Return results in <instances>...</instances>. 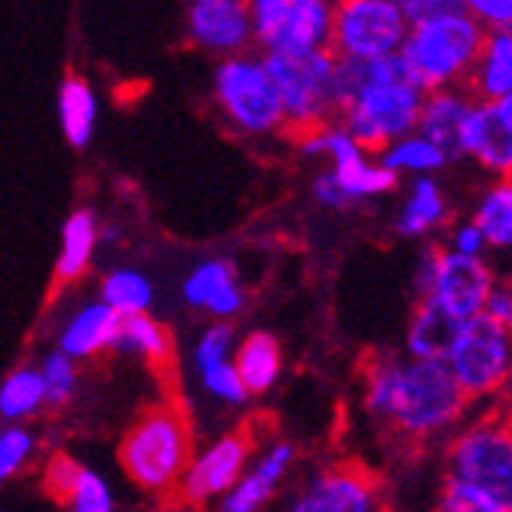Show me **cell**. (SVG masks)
Segmentation results:
<instances>
[{
	"label": "cell",
	"mask_w": 512,
	"mask_h": 512,
	"mask_svg": "<svg viewBox=\"0 0 512 512\" xmlns=\"http://www.w3.org/2000/svg\"><path fill=\"white\" fill-rule=\"evenodd\" d=\"M378 160L399 178H417V175H442L454 160L448 157V151H442L433 138H427L424 132H405L399 138H393L390 145H384L378 151Z\"/></svg>",
	"instance_id": "cell-25"
},
{
	"label": "cell",
	"mask_w": 512,
	"mask_h": 512,
	"mask_svg": "<svg viewBox=\"0 0 512 512\" xmlns=\"http://www.w3.org/2000/svg\"><path fill=\"white\" fill-rule=\"evenodd\" d=\"M203 384L206 390L221 399V402H230V405H240L249 399V390L240 378V371L234 365V359H227V362H218L212 368H203Z\"/></svg>",
	"instance_id": "cell-35"
},
{
	"label": "cell",
	"mask_w": 512,
	"mask_h": 512,
	"mask_svg": "<svg viewBox=\"0 0 512 512\" xmlns=\"http://www.w3.org/2000/svg\"><path fill=\"white\" fill-rule=\"evenodd\" d=\"M460 329V319L445 313L430 298H414V307L405 322L402 335V353L417 359H445L454 335Z\"/></svg>",
	"instance_id": "cell-22"
},
{
	"label": "cell",
	"mask_w": 512,
	"mask_h": 512,
	"mask_svg": "<svg viewBox=\"0 0 512 512\" xmlns=\"http://www.w3.org/2000/svg\"><path fill=\"white\" fill-rule=\"evenodd\" d=\"M365 411L408 442L451 436L470 417V399L457 387L445 359L378 353L365 365Z\"/></svg>",
	"instance_id": "cell-1"
},
{
	"label": "cell",
	"mask_w": 512,
	"mask_h": 512,
	"mask_svg": "<svg viewBox=\"0 0 512 512\" xmlns=\"http://www.w3.org/2000/svg\"><path fill=\"white\" fill-rule=\"evenodd\" d=\"M292 463H295V445L273 442L258 457L255 467L249 473H243L234 482V488L224 491L221 512H258L276 494V488L283 485V479L292 470Z\"/></svg>",
	"instance_id": "cell-19"
},
{
	"label": "cell",
	"mask_w": 512,
	"mask_h": 512,
	"mask_svg": "<svg viewBox=\"0 0 512 512\" xmlns=\"http://www.w3.org/2000/svg\"><path fill=\"white\" fill-rule=\"evenodd\" d=\"M445 249L451 252H460V255H491L488 249V240L482 234V227L476 224L473 215H457L451 218V224L445 227Z\"/></svg>",
	"instance_id": "cell-36"
},
{
	"label": "cell",
	"mask_w": 512,
	"mask_h": 512,
	"mask_svg": "<svg viewBox=\"0 0 512 512\" xmlns=\"http://www.w3.org/2000/svg\"><path fill=\"white\" fill-rule=\"evenodd\" d=\"M506 276H509V279H512V267H509V273H506Z\"/></svg>",
	"instance_id": "cell-46"
},
{
	"label": "cell",
	"mask_w": 512,
	"mask_h": 512,
	"mask_svg": "<svg viewBox=\"0 0 512 512\" xmlns=\"http://www.w3.org/2000/svg\"><path fill=\"white\" fill-rule=\"evenodd\" d=\"M181 295L191 307L206 310L215 319H234L246 307V292L240 286L234 264L221 258L197 264L184 279Z\"/></svg>",
	"instance_id": "cell-18"
},
{
	"label": "cell",
	"mask_w": 512,
	"mask_h": 512,
	"mask_svg": "<svg viewBox=\"0 0 512 512\" xmlns=\"http://www.w3.org/2000/svg\"><path fill=\"white\" fill-rule=\"evenodd\" d=\"M476 105L473 92L467 86H445V89H430L424 92L421 114H417V132L448 151V157L457 163L460 160V132L463 123L470 117V108Z\"/></svg>",
	"instance_id": "cell-20"
},
{
	"label": "cell",
	"mask_w": 512,
	"mask_h": 512,
	"mask_svg": "<svg viewBox=\"0 0 512 512\" xmlns=\"http://www.w3.org/2000/svg\"><path fill=\"white\" fill-rule=\"evenodd\" d=\"M467 86L476 102H503L512 92V31L497 28L488 31L482 50L470 68Z\"/></svg>",
	"instance_id": "cell-21"
},
{
	"label": "cell",
	"mask_w": 512,
	"mask_h": 512,
	"mask_svg": "<svg viewBox=\"0 0 512 512\" xmlns=\"http://www.w3.org/2000/svg\"><path fill=\"white\" fill-rule=\"evenodd\" d=\"M99 240V221L89 209H77L68 215L65 227H62V249H59V261H56V276L59 279H77L86 273L89 261H92V249H96Z\"/></svg>",
	"instance_id": "cell-28"
},
{
	"label": "cell",
	"mask_w": 512,
	"mask_h": 512,
	"mask_svg": "<svg viewBox=\"0 0 512 512\" xmlns=\"http://www.w3.org/2000/svg\"><path fill=\"white\" fill-rule=\"evenodd\" d=\"M485 316H491L497 325H503V329L512 332V279L500 273V279L494 283L488 301H485Z\"/></svg>",
	"instance_id": "cell-41"
},
{
	"label": "cell",
	"mask_w": 512,
	"mask_h": 512,
	"mask_svg": "<svg viewBox=\"0 0 512 512\" xmlns=\"http://www.w3.org/2000/svg\"><path fill=\"white\" fill-rule=\"evenodd\" d=\"M96 92L89 89V83L77 74L65 77L59 89V123L68 138V145L83 151L92 142V132H96Z\"/></svg>",
	"instance_id": "cell-27"
},
{
	"label": "cell",
	"mask_w": 512,
	"mask_h": 512,
	"mask_svg": "<svg viewBox=\"0 0 512 512\" xmlns=\"http://www.w3.org/2000/svg\"><path fill=\"white\" fill-rule=\"evenodd\" d=\"M215 99L224 117L246 135H276L286 129L279 89L264 56H224L215 71Z\"/></svg>",
	"instance_id": "cell-7"
},
{
	"label": "cell",
	"mask_w": 512,
	"mask_h": 512,
	"mask_svg": "<svg viewBox=\"0 0 512 512\" xmlns=\"http://www.w3.org/2000/svg\"><path fill=\"white\" fill-rule=\"evenodd\" d=\"M460 160L476 163L485 175H512V126L494 102H476L460 132Z\"/></svg>",
	"instance_id": "cell-15"
},
{
	"label": "cell",
	"mask_w": 512,
	"mask_h": 512,
	"mask_svg": "<svg viewBox=\"0 0 512 512\" xmlns=\"http://www.w3.org/2000/svg\"><path fill=\"white\" fill-rule=\"evenodd\" d=\"M120 313L105 304V301H96V304H83L62 329V338H59V350L68 353L71 359H83V356H96L108 347H114V338H117V329H120Z\"/></svg>",
	"instance_id": "cell-23"
},
{
	"label": "cell",
	"mask_w": 512,
	"mask_h": 512,
	"mask_svg": "<svg viewBox=\"0 0 512 512\" xmlns=\"http://www.w3.org/2000/svg\"><path fill=\"white\" fill-rule=\"evenodd\" d=\"M402 7L405 19L414 25V22H424L430 16H439V13H451V10H463V0H396Z\"/></svg>",
	"instance_id": "cell-42"
},
{
	"label": "cell",
	"mask_w": 512,
	"mask_h": 512,
	"mask_svg": "<svg viewBox=\"0 0 512 512\" xmlns=\"http://www.w3.org/2000/svg\"><path fill=\"white\" fill-rule=\"evenodd\" d=\"M310 194H313V200H316L322 209H329V212H347V209H353L347 191L341 188V181L335 178V172H332L329 166L319 169V172L313 175Z\"/></svg>",
	"instance_id": "cell-39"
},
{
	"label": "cell",
	"mask_w": 512,
	"mask_h": 512,
	"mask_svg": "<svg viewBox=\"0 0 512 512\" xmlns=\"http://www.w3.org/2000/svg\"><path fill=\"white\" fill-rule=\"evenodd\" d=\"M463 10L479 19L488 31L509 28L512 31V0H463Z\"/></svg>",
	"instance_id": "cell-40"
},
{
	"label": "cell",
	"mask_w": 512,
	"mask_h": 512,
	"mask_svg": "<svg viewBox=\"0 0 512 512\" xmlns=\"http://www.w3.org/2000/svg\"><path fill=\"white\" fill-rule=\"evenodd\" d=\"M252 37L264 53H310L332 46L335 0H249Z\"/></svg>",
	"instance_id": "cell-10"
},
{
	"label": "cell",
	"mask_w": 512,
	"mask_h": 512,
	"mask_svg": "<svg viewBox=\"0 0 512 512\" xmlns=\"http://www.w3.org/2000/svg\"><path fill=\"white\" fill-rule=\"evenodd\" d=\"M43 402H46V387H43L40 368L22 365L0 384V417H7V421L37 414Z\"/></svg>",
	"instance_id": "cell-29"
},
{
	"label": "cell",
	"mask_w": 512,
	"mask_h": 512,
	"mask_svg": "<svg viewBox=\"0 0 512 512\" xmlns=\"http://www.w3.org/2000/svg\"><path fill=\"white\" fill-rule=\"evenodd\" d=\"M102 301L111 304L120 316L129 313H148L154 301V286L145 273H138L132 267H120L105 276L102 283Z\"/></svg>",
	"instance_id": "cell-30"
},
{
	"label": "cell",
	"mask_w": 512,
	"mask_h": 512,
	"mask_svg": "<svg viewBox=\"0 0 512 512\" xmlns=\"http://www.w3.org/2000/svg\"><path fill=\"white\" fill-rule=\"evenodd\" d=\"M470 215L482 227L494 255H512V175L488 178L473 197Z\"/></svg>",
	"instance_id": "cell-24"
},
{
	"label": "cell",
	"mask_w": 512,
	"mask_h": 512,
	"mask_svg": "<svg viewBox=\"0 0 512 512\" xmlns=\"http://www.w3.org/2000/svg\"><path fill=\"white\" fill-rule=\"evenodd\" d=\"M497 108H500V114H503V120L512 126V92H509V96L503 99V102H497Z\"/></svg>",
	"instance_id": "cell-45"
},
{
	"label": "cell",
	"mask_w": 512,
	"mask_h": 512,
	"mask_svg": "<svg viewBox=\"0 0 512 512\" xmlns=\"http://www.w3.org/2000/svg\"><path fill=\"white\" fill-rule=\"evenodd\" d=\"M445 365L470 405H491L512 390V332L485 313L463 319Z\"/></svg>",
	"instance_id": "cell-6"
},
{
	"label": "cell",
	"mask_w": 512,
	"mask_h": 512,
	"mask_svg": "<svg viewBox=\"0 0 512 512\" xmlns=\"http://www.w3.org/2000/svg\"><path fill=\"white\" fill-rule=\"evenodd\" d=\"M114 347L123 353H138V356L157 362L169 353V335H166L163 325L154 322L148 313H129L120 319Z\"/></svg>",
	"instance_id": "cell-31"
},
{
	"label": "cell",
	"mask_w": 512,
	"mask_h": 512,
	"mask_svg": "<svg viewBox=\"0 0 512 512\" xmlns=\"http://www.w3.org/2000/svg\"><path fill=\"white\" fill-rule=\"evenodd\" d=\"M454 218V203L439 175H417L408 178L405 194L393 215V234L408 243H427L439 234Z\"/></svg>",
	"instance_id": "cell-13"
},
{
	"label": "cell",
	"mask_w": 512,
	"mask_h": 512,
	"mask_svg": "<svg viewBox=\"0 0 512 512\" xmlns=\"http://www.w3.org/2000/svg\"><path fill=\"white\" fill-rule=\"evenodd\" d=\"M77 473H80V467H77L74 460L56 457V460H53V467H50V473H46V488H50L56 497H68L71 488H74V482H77Z\"/></svg>",
	"instance_id": "cell-43"
},
{
	"label": "cell",
	"mask_w": 512,
	"mask_h": 512,
	"mask_svg": "<svg viewBox=\"0 0 512 512\" xmlns=\"http://www.w3.org/2000/svg\"><path fill=\"white\" fill-rule=\"evenodd\" d=\"M68 500H71L74 512H114V497H111L108 482L83 467L77 473V482H74Z\"/></svg>",
	"instance_id": "cell-34"
},
{
	"label": "cell",
	"mask_w": 512,
	"mask_h": 512,
	"mask_svg": "<svg viewBox=\"0 0 512 512\" xmlns=\"http://www.w3.org/2000/svg\"><path fill=\"white\" fill-rule=\"evenodd\" d=\"M500 279V270L488 255H460L451 249H439L436 270L424 298L436 301L454 319H470L485 310V301Z\"/></svg>",
	"instance_id": "cell-12"
},
{
	"label": "cell",
	"mask_w": 512,
	"mask_h": 512,
	"mask_svg": "<svg viewBox=\"0 0 512 512\" xmlns=\"http://www.w3.org/2000/svg\"><path fill=\"white\" fill-rule=\"evenodd\" d=\"M316 512H381V488L375 476L359 467H332L307 488Z\"/></svg>",
	"instance_id": "cell-17"
},
{
	"label": "cell",
	"mask_w": 512,
	"mask_h": 512,
	"mask_svg": "<svg viewBox=\"0 0 512 512\" xmlns=\"http://www.w3.org/2000/svg\"><path fill=\"white\" fill-rule=\"evenodd\" d=\"M298 148L304 157H322L329 160V169L341 181V188L347 191L353 209L365 203H378L390 194L399 191V175H393L378 154L365 151L356 138L335 120L316 126L310 132L298 135Z\"/></svg>",
	"instance_id": "cell-9"
},
{
	"label": "cell",
	"mask_w": 512,
	"mask_h": 512,
	"mask_svg": "<svg viewBox=\"0 0 512 512\" xmlns=\"http://www.w3.org/2000/svg\"><path fill=\"white\" fill-rule=\"evenodd\" d=\"M188 31L197 46L218 56H237L255 43L249 0H191Z\"/></svg>",
	"instance_id": "cell-14"
},
{
	"label": "cell",
	"mask_w": 512,
	"mask_h": 512,
	"mask_svg": "<svg viewBox=\"0 0 512 512\" xmlns=\"http://www.w3.org/2000/svg\"><path fill=\"white\" fill-rule=\"evenodd\" d=\"M338 92V123L371 154L417 129L424 89L408 77L399 53L378 59L338 56Z\"/></svg>",
	"instance_id": "cell-2"
},
{
	"label": "cell",
	"mask_w": 512,
	"mask_h": 512,
	"mask_svg": "<svg viewBox=\"0 0 512 512\" xmlns=\"http://www.w3.org/2000/svg\"><path fill=\"white\" fill-rule=\"evenodd\" d=\"M436 512H506V509L488 494H482L479 488L445 473L439 497H436Z\"/></svg>",
	"instance_id": "cell-32"
},
{
	"label": "cell",
	"mask_w": 512,
	"mask_h": 512,
	"mask_svg": "<svg viewBox=\"0 0 512 512\" xmlns=\"http://www.w3.org/2000/svg\"><path fill=\"white\" fill-rule=\"evenodd\" d=\"M191 457V436L181 417L172 408L148 411L120 445L123 470L151 491L169 488Z\"/></svg>",
	"instance_id": "cell-8"
},
{
	"label": "cell",
	"mask_w": 512,
	"mask_h": 512,
	"mask_svg": "<svg viewBox=\"0 0 512 512\" xmlns=\"http://www.w3.org/2000/svg\"><path fill=\"white\" fill-rule=\"evenodd\" d=\"M230 350H234V329H230L227 322H215L203 332V338L197 341V350H194V362L197 368H212L218 362H227L230 359Z\"/></svg>",
	"instance_id": "cell-37"
},
{
	"label": "cell",
	"mask_w": 512,
	"mask_h": 512,
	"mask_svg": "<svg viewBox=\"0 0 512 512\" xmlns=\"http://www.w3.org/2000/svg\"><path fill=\"white\" fill-rule=\"evenodd\" d=\"M445 470L512 512V408L467 417L448 439Z\"/></svg>",
	"instance_id": "cell-4"
},
{
	"label": "cell",
	"mask_w": 512,
	"mask_h": 512,
	"mask_svg": "<svg viewBox=\"0 0 512 512\" xmlns=\"http://www.w3.org/2000/svg\"><path fill=\"white\" fill-rule=\"evenodd\" d=\"M264 62L283 99L286 129L301 135L338 120V56L332 50L264 53Z\"/></svg>",
	"instance_id": "cell-5"
},
{
	"label": "cell",
	"mask_w": 512,
	"mask_h": 512,
	"mask_svg": "<svg viewBox=\"0 0 512 512\" xmlns=\"http://www.w3.org/2000/svg\"><path fill=\"white\" fill-rule=\"evenodd\" d=\"M286 512H316V506L310 503V497H307V494H301V497H298Z\"/></svg>",
	"instance_id": "cell-44"
},
{
	"label": "cell",
	"mask_w": 512,
	"mask_h": 512,
	"mask_svg": "<svg viewBox=\"0 0 512 512\" xmlns=\"http://www.w3.org/2000/svg\"><path fill=\"white\" fill-rule=\"evenodd\" d=\"M40 375H43V387H46V402L50 405H65L74 393L77 375H74V362L68 353L56 350L43 359L40 365Z\"/></svg>",
	"instance_id": "cell-33"
},
{
	"label": "cell",
	"mask_w": 512,
	"mask_h": 512,
	"mask_svg": "<svg viewBox=\"0 0 512 512\" xmlns=\"http://www.w3.org/2000/svg\"><path fill=\"white\" fill-rule=\"evenodd\" d=\"M246 463H249V436L227 433L197 457L194 467H188V473H184V494L194 503L224 494L246 473Z\"/></svg>",
	"instance_id": "cell-16"
},
{
	"label": "cell",
	"mask_w": 512,
	"mask_h": 512,
	"mask_svg": "<svg viewBox=\"0 0 512 512\" xmlns=\"http://www.w3.org/2000/svg\"><path fill=\"white\" fill-rule=\"evenodd\" d=\"M411 22L396 0H335L332 46L341 59H378L402 50Z\"/></svg>",
	"instance_id": "cell-11"
},
{
	"label": "cell",
	"mask_w": 512,
	"mask_h": 512,
	"mask_svg": "<svg viewBox=\"0 0 512 512\" xmlns=\"http://www.w3.org/2000/svg\"><path fill=\"white\" fill-rule=\"evenodd\" d=\"M34 448V436L22 427H7L0 433V482H7Z\"/></svg>",
	"instance_id": "cell-38"
},
{
	"label": "cell",
	"mask_w": 512,
	"mask_h": 512,
	"mask_svg": "<svg viewBox=\"0 0 512 512\" xmlns=\"http://www.w3.org/2000/svg\"><path fill=\"white\" fill-rule=\"evenodd\" d=\"M485 34L488 28L467 10L439 13L408 28L399 56L408 77L424 92L463 86L482 50Z\"/></svg>",
	"instance_id": "cell-3"
},
{
	"label": "cell",
	"mask_w": 512,
	"mask_h": 512,
	"mask_svg": "<svg viewBox=\"0 0 512 512\" xmlns=\"http://www.w3.org/2000/svg\"><path fill=\"white\" fill-rule=\"evenodd\" d=\"M234 365L249 390V396L267 393L283 375V350L270 332H252L234 353Z\"/></svg>",
	"instance_id": "cell-26"
}]
</instances>
